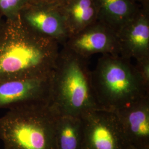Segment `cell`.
Here are the masks:
<instances>
[{
    "label": "cell",
    "mask_w": 149,
    "mask_h": 149,
    "mask_svg": "<svg viewBox=\"0 0 149 149\" xmlns=\"http://www.w3.org/2000/svg\"><path fill=\"white\" fill-rule=\"evenodd\" d=\"M52 74L0 82V109L50 103Z\"/></svg>",
    "instance_id": "8992f818"
},
{
    "label": "cell",
    "mask_w": 149,
    "mask_h": 149,
    "mask_svg": "<svg viewBox=\"0 0 149 149\" xmlns=\"http://www.w3.org/2000/svg\"><path fill=\"white\" fill-rule=\"evenodd\" d=\"M4 22H5V20H3V18H1V17H0V30H1V28H2V26H3V24Z\"/></svg>",
    "instance_id": "d6986e66"
},
{
    "label": "cell",
    "mask_w": 149,
    "mask_h": 149,
    "mask_svg": "<svg viewBox=\"0 0 149 149\" xmlns=\"http://www.w3.org/2000/svg\"><path fill=\"white\" fill-rule=\"evenodd\" d=\"M28 3L29 0H0V17L5 20H16Z\"/></svg>",
    "instance_id": "5bb4252c"
},
{
    "label": "cell",
    "mask_w": 149,
    "mask_h": 149,
    "mask_svg": "<svg viewBox=\"0 0 149 149\" xmlns=\"http://www.w3.org/2000/svg\"><path fill=\"white\" fill-rule=\"evenodd\" d=\"M19 20L38 34L63 45L69 38L64 18L56 6L28 3L22 10Z\"/></svg>",
    "instance_id": "9c48e42d"
},
{
    "label": "cell",
    "mask_w": 149,
    "mask_h": 149,
    "mask_svg": "<svg viewBox=\"0 0 149 149\" xmlns=\"http://www.w3.org/2000/svg\"><path fill=\"white\" fill-rule=\"evenodd\" d=\"M57 116L50 103L8 109L0 118L4 149H55Z\"/></svg>",
    "instance_id": "277c9868"
},
{
    "label": "cell",
    "mask_w": 149,
    "mask_h": 149,
    "mask_svg": "<svg viewBox=\"0 0 149 149\" xmlns=\"http://www.w3.org/2000/svg\"><path fill=\"white\" fill-rule=\"evenodd\" d=\"M135 66L144 82L149 85V58L136 61Z\"/></svg>",
    "instance_id": "9a60e30c"
},
{
    "label": "cell",
    "mask_w": 149,
    "mask_h": 149,
    "mask_svg": "<svg viewBox=\"0 0 149 149\" xmlns=\"http://www.w3.org/2000/svg\"><path fill=\"white\" fill-rule=\"evenodd\" d=\"M56 7L64 18L69 36L97 21L95 0H66Z\"/></svg>",
    "instance_id": "8fae6325"
},
{
    "label": "cell",
    "mask_w": 149,
    "mask_h": 149,
    "mask_svg": "<svg viewBox=\"0 0 149 149\" xmlns=\"http://www.w3.org/2000/svg\"><path fill=\"white\" fill-rule=\"evenodd\" d=\"M97 20L117 33L138 13L141 4L134 0H95Z\"/></svg>",
    "instance_id": "7c38bea8"
},
{
    "label": "cell",
    "mask_w": 149,
    "mask_h": 149,
    "mask_svg": "<svg viewBox=\"0 0 149 149\" xmlns=\"http://www.w3.org/2000/svg\"><path fill=\"white\" fill-rule=\"evenodd\" d=\"M81 118L58 114L55 125V149H82Z\"/></svg>",
    "instance_id": "4fadbf2b"
},
{
    "label": "cell",
    "mask_w": 149,
    "mask_h": 149,
    "mask_svg": "<svg viewBox=\"0 0 149 149\" xmlns=\"http://www.w3.org/2000/svg\"><path fill=\"white\" fill-rule=\"evenodd\" d=\"M66 0H29V3L58 6Z\"/></svg>",
    "instance_id": "2e32d148"
},
{
    "label": "cell",
    "mask_w": 149,
    "mask_h": 149,
    "mask_svg": "<svg viewBox=\"0 0 149 149\" xmlns=\"http://www.w3.org/2000/svg\"><path fill=\"white\" fill-rule=\"evenodd\" d=\"M117 34L120 55L136 61L149 58V1Z\"/></svg>",
    "instance_id": "ba28073f"
},
{
    "label": "cell",
    "mask_w": 149,
    "mask_h": 149,
    "mask_svg": "<svg viewBox=\"0 0 149 149\" xmlns=\"http://www.w3.org/2000/svg\"><path fill=\"white\" fill-rule=\"evenodd\" d=\"M63 45L70 51L88 59L95 54L119 55L117 33L98 20L69 36Z\"/></svg>",
    "instance_id": "52a82bcc"
},
{
    "label": "cell",
    "mask_w": 149,
    "mask_h": 149,
    "mask_svg": "<svg viewBox=\"0 0 149 149\" xmlns=\"http://www.w3.org/2000/svg\"><path fill=\"white\" fill-rule=\"evenodd\" d=\"M91 81L100 109L116 112L149 95V85L131 60L120 55H103L91 71Z\"/></svg>",
    "instance_id": "3957f363"
},
{
    "label": "cell",
    "mask_w": 149,
    "mask_h": 149,
    "mask_svg": "<svg viewBox=\"0 0 149 149\" xmlns=\"http://www.w3.org/2000/svg\"><path fill=\"white\" fill-rule=\"evenodd\" d=\"M130 149H149V146H146L141 147V148H134V147L130 146Z\"/></svg>",
    "instance_id": "e0dca14e"
},
{
    "label": "cell",
    "mask_w": 149,
    "mask_h": 149,
    "mask_svg": "<svg viewBox=\"0 0 149 149\" xmlns=\"http://www.w3.org/2000/svg\"><path fill=\"white\" fill-rule=\"evenodd\" d=\"M60 45L32 31L19 18L5 20L0 30V82L52 74Z\"/></svg>",
    "instance_id": "6da1fadb"
},
{
    "label": "cell",
    "mask_w": 149,
    "mask_h": 149,
    "mask_svg": "<svg viewBox=\"0 0 149 149\" xmlns=\"http://www.w3.org/2000/svg\"><path fill=\"white\" fill-rule=\"evenodd\" d=\"M115 112L130 146H149V95Z\"/></svg>",
    "instance_id": "30bf717a"
},
{
    "label": "cell",
    "mask_w": 149,
    "mask_h": 149,
    "mask_svg": "<svg viewBox=\"0 0 149 149\" xmlns=\"http://www.w3.org/2000/svg\"><path fill=\"white\" fill-rule=\"evenodd\" d=\"M80 117L83 132L82 149H130L116 112L95 109Z\"/></svg>",
    "instance_id": "5b68a950"
},
{
    "label": "cell",
    "mask_w": 149,
    "mask_h": 149,
    "mask_svg": "<svg viewBox=\"0 0 149 149\" xmlns=\"http://www.w3.org/2000/svg\"><path fill=\"white\" fill-rule=\"evenodd\" d=\"M134 1H135V2H136L137 3H138L139 4H141L144 2H146V1H148L149 0H134Z\"/></svg>",
    "instance_id": "ac0fdd59"
},
{
    "label": "cell",
    "mask_w": 149,
    "mask_h": 149,
    "mask_svg": "<svg viewBox=\"0 0 149 149\" xmlns=\"http://www.w3.org/2000/svg\"><path fill=\"white\" fill-rule=\"evenodd\" d=\"M88 58L69 50H60L53 70L50 106L60 116L79 117L100 109L92 85Z\"/></svg>",
    "instance_id": "7a4b0ae2"
}]
</instances>
